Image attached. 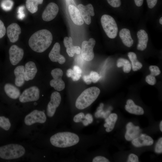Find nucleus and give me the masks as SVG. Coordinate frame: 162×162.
Segmentation results:
<instances>
[{"label":"nucleus","instance_id":"8","mask_svg":"<svg viewBox=\"0 0 162 162\" xmlns=\"http://www.w3.org/2000/svg\"><path fill=\"white\" fill-rule=\"evenodd\" d=\"M51 74L53 78L50 82V86L58 91H61L65 88V83L62 79L63 75L62 70L59 68L52 70Z\"/></svg>","mask_w":162,"mask_h":162},{"label":"nucleus","instance_id":"19","mask_svg":"<svg viewBox=\"0 0 162 162\" xmlns=\"http://www.w3.org/2000/svg\"><path fill=\"white\" fill-rule=\"evenodd\" d=\"M69 12L71 20L76 25L81 26L84 22L80 12L78 8L73 4L68 6Z\"/></svg>","mask_w":162,"mask_h":162},{"label":"nucleus","instance_id":"23","mask_svg":"<svg viewBox=\"0 0 162 162\" xmlns=\"http://www.w3.org/2000/svg\"><path fill=\"white\" fill-rule=\"evenodd\" d=\"M4 89L7 96L12 99H17L20 95L19 89L12 84H6L4 86Z\"/></svg>","mask_w":162,"mask_h":162},{"label":"nucleus","instance_id":"26","mask_svg":"<svg viewBox=\"0 0 162 162\" xmlns=\"http://www.w3.org/2000/svg\"><path fill=\"white\" fill-rule=\"evenodd\" d=\"M43 1V0H26V8L29 12L34 14L38 11V5L41 4Z\"/></svg>","mask_w":162,"mask_h":162},{"label":"nucleus","instance_id":"10","mask_svg":"<svg viewBox=\"0 0 162 162\" xmlns=\"http://www.w3.org/2000/svg\"><path fill=\"white\" fill-rule=\"evenodd\" d=\"M61 100V97L59 93L54 92L52 93L50 97V100L47 107V114L50 117L54 115L56 108L59 106Z\"/></svg>","mask_w":162,"mask_h":162},{"label":"nucleus","instance_id":"45","mask_svg":"<svg viewBox=\"0 0 162 162\" xmlns=\"http://www.w3.org/2000/svg\"><path fill=\"white\" fill-rule=\"evenodd\" d=\"M85 119L87 120L89 124L91 123L93 121V118L91 114L88 113L85 117Z\"/></svg>","mask_w":162,"mask_h":162},{"label":"nucleus","instance_id":"53","mask_svg":"<svg viewBox=\"0 0 162 162\" xmlns=\"http://www.w3.org/2000/svg\"><path fill=\"white\" fill-rule=\"evenodd\" d=\"M37 104V103H36V102L34 103V105H36Z\"/></svg>","mask_w":162,"mask_h":162},{"label":"nucleus","instance_id":"15","mask_svg":"<svg viewBox=\"0 0 162 162\" xmlns=\"http://www.w3.org/2000/svg\"><path fill=\"white\" fill-rule=\"evenodd\" d=\"M7 33L10 41L15 43L19 39V35L21 33V28L17 23H12L8 26Z\"/></svg>","mask_w":162,"mask_h":162},{"label":"nucleus","instance_id":"31","mask_svg":"<svg viewBox=\"0 0 162 162\" xmlns=\"http://www.w3.org/2000/svg\"><path fill=\"white\" fill-rule=\"evenodd\" d=\"M11 127L9 119L4 116H0V127L6 130H9Z\"/></svg>","mask_w":162,"mask_h":162},{"label":"nucleus","instance_id":"17","mask_svg":"<svg viewBox=\"0 0 162 162\" xmlns=\"http://www.w3.org/2000/svg\"><path fill=\"white\" fill-rule=\"evenodd\" d=\"M126 128L125 137L127 141L132 140L140 135L141 130L139 127L134 125L131 122L127 124Z\"/></svg>","mask_w":162,"mask_h":162},{"label":"nucleus","instance_id":"24","mask_svg":"<svg viewBox=\"0 0 162 162\" xmlns=\"http://www.w3.org/2000/svg\"><path fill=\"white\" fill-rule=\"evenodd\" d=\"M119 35L123 44L128 47H131L133 44L130 30L126 28L122 29L119 32Z\"/></svg>","mask_w":162,"mask_h":162},{"label":"nucleus","instance_id":"9","mask_svg":"<svg viewBox=\"0 0 162 162\" xmlns=\"http://www.w3.org/2000/svg\"><path fill=\"white\" fill-rule=\"evenodd\" d=\"M46 119V116L44 111L34 110L26 116L24 122L26 125L30 126L36 123H44Z\"/></svg>","mask_w":162,"mask_h":162},{"label":"nucleus","instance_id":"32","mask_svg":"<svg viewBox=\"0 0 162 162\" xmlns=\"http://www.w3.org/2000/svg\"><path fill=\"white\" fill-rule=\"evenodd\" d=\"M13 5V2L11 0H3L1 3V7L5 11L10 10Z\"/></svg>","mask_w":162,"mask_h":162},{"label":"nucleus","instance_id":"28","mask_svg":"<svg viewBox=\"0 0 162 162\" xmlns=\"http://www.w3.org/2000/svg\"><path fill=\"white\" fill-rule=\"evenodd\" d=\"M128 56L131 62L132 69L134 71H137L142 68V64L137 60V56L135 53L129 52Z\"/></svg>","mask_w":162,"mask_h":162},{"label":"nucleus","instance_id":"34","mask_svg":"<svg viewBox=\"0 0 162 162\" xmlns=\"http://www.w3.org/2000/svg\"><path fill=\"white\" fill-rule=\"evenodd\" d=\"M149 69L151 72L150 74L154 76L158 75L160 73L159 68L156 66L151 65L149 66Z\"/></svg>","mask_w":162,"mask_h":162},{"label":"nucleus","instance_id":"41","mask_svg":"<svg viewBox=\"0 0 162 162\" xmlns=\"http://www.w3.org/2000/svg\"><path fill=\"white\" fill-rule=\"evenodd\" d=\"M93 162H109V160L106 158L102 156L95 157L93 160Z\"/></svg>","mask_w":162,"mask_h":162},{"label":"nucleus","instance_id":"51","mask_svg":"<svg viewBox=\"0 0 162 162\" xmlns=\"http://www.w3.org/2000/svg\"><path fill=\"white\" fill-rule=\"evenodd\" d=\"M160 131L162 132V121H161L160 123Z\"/></svg>","mask_w":162,"mask_h":162},{"label":"nucleus","instance_id":"13","mask_svg":"<svg viewBox=\"0 0 162 162\" xmlns=\"http://www.w3.org/2000/svg\"><path fill=\"white\" fill-rule=\"evenodd\" d=\"M59 11L58 5L54 2L49 3L43 12L42 17L46 21H49L53 20L57 16Z\"/></svg>","mask_w":162,"mask_h":162},{"label":"nucleus","instance_id":"27","mask_svg":"<svg viewBox=\"0 0 162 162\" xmlns=\"http://www.w3.org/2000/svg\"><path fill=\"white\" fill-rule=\"evenodd\" d=\"M63 43L64 46L66 48V52L68 56L73 57L75 53V46L73 45V40L72 38L65 37L64 39Z\"/></svg>","mask_w":162,"mask_h":162},{"label":"nucleus","instance_id":"30","mask_svg":"<svg viewBox=\"0 0 162 162\" xmlns=\"http://www.w3.org/2000/svg\"><path fill=\"white\" fill-rule=\"evenodd\" d=\"M103 106L104 104L103 103H101L95 114V116L96 118L101 117L106 118L110 115V111L109 110H108L106 112L103 111Z\"/></svg>","mask_w":162,"mask_h":162},{"label":"nucleus","instance_id":"4","mask_svg":"<svg viewBox=\"0 0 162 162\" xmlns=\"http://www.w3.org/2000/svg\"><path fill=\"white\" fill-rule=\"evenodd\" d=\"M23 146L18 144H11L0 147V158L6 160L20 158L25 154Z\"/></svg>","mask_w":162,"mask_h":162},{"label":"nucleus","instance_id":"33","mask_svg":"<svg viewBox=\"0 0 162 162\" xmlns=\"http://www.w3.org/2000/svg\"><path fill=\"white\" fill-rule=\"evenodd\" d=\"M92 81L94 83L97 82L100 80L101 76L97 72L92 71L89 74Z\"/></svg>","mask_w":162,"mask_h":162},{"label":"nucleus","instance_id":"37","mask_svg":"<svg viewBox=\"0 0 162 162\" xmlns=\"http://www.w3.org/2000/svg\"><path fill=\"white\" fill-rule=\"evenodd\" d=\"M108 3L114 8H118L121 5V0H107Z\"/></svg>","mask_w":162,"mask_h":162},{"label":"nucleus","instance_id":"2","mask_svg":"<svg viewBox=\"0 0 162 162\" xmlns=\"http://www.w3.org/2000/svg\"><path fill=\"white\" fill-rule=\"evenodd\" d=\"M50 142L53 146L59 148H66L77 144L79 138L76 134L70 132H59L52 136Z\"/></svg>","mask_w":162,"mask_h":162},{"label":"nucleus","instance_id":"38","mask_svg":"<svg viewBox=\"0 0 162 162\" xmlns=\"http://www.w3.org/2000/svg\"><path fill=\"white\" fill-rule=\"evenodd\" d=\"M85 116L83 112H80L76 115L74 118V121L75 122H82V119L85 118Z\"/></svg>","mask_w":162,"mask_h":162},{"label":"nucleus","instance_id":"14","mask_svg":"<svg viewBox=\"0 0 162 162\" xmlns=\"http://www.w3.org/2000/svg\"><path fill=\"white\" fill-rule=\"evenodd\" d=\"M60 46L58 43H56L49 53V57L52 62H58L60 64H63L65 62V58L60 54Z\"/></svg>","mask_w":162,"mask_h":162},{"label":"nucleus","instance_id":"48","mask_svg":"<svg viewBox=\"0 0 162 162\" xmlns=\"http://www.w3.org/2000/svg\"><path fill=\"white\" fill-rule=\"evenodd\" d=\"M73 74V70L71 69H68L67 71L66 75L68 77H71Z\"/></svg>","mask_w":162,"mask_h":162},{"label":"nucleus","instance_id":"7","mask_svg":"<svg viewBox=\"0 0 162 162\" xmlns=\"http://www.w3.org/2000/svg\"><path fill=\"white\" fill-rule=\"evenodd\" d=\"M95 43V40L93 38H90L88 41L85 40L82 42L81 51L84 59L90 61L93 59L94 57L93 48Z\"/></svg>","mask_w":162,"mask_h":162},{"label":"nucleus","instance_id":"22","mask_svg":"<svg viewBox=\"0 0 162 162\" xmlns=\"http://www.w3.org/2000/svg\"><path fill=\"white\" fill-rule=\"evenodd\" d=\"M126 104L125 108L129 113L136 115H142L144 114V111L142 108L136 105L132 100H128Z\"/></svg>","mask_w":162,"mask_h":162},{"label":"nucleus","instance_id":"42","mask_svg":"<svg viewBox=\"0 0 162 162\" xmlns=\"http://www.w3.org/2000/svg\"><path fill=\"white\" fill-rule=\"evenodd\" d=\"M148 6L149 8H152L156 5L158 0H146Z\"/></svg>","mask_w":162,"mask_h":162},{"label":"nucleus","instance_id":"36","mask_svg":"<svg viewBox=\"0 0 162 162\" xmlns=\"http://www.w3.org/2000/svg\"><path fill=\"white\" fill-rule=\"evenodd\" d=\"M155 151L157 153L162 152V138L160 137L156 143L155 147Z\"/></svg>","mask_w":162,"mask_h":162},{"label":"nucleus","instance_id":"49","mask_svg":"<svg viewBox=\"0 0 162 162\" xmlns=\"http://www.w3.org/2000/svg\"><path fill=\"white\" fill-rule=\"evenodd\" d=\"M81 49L80 47L78 46H75V53L77 54H79L80 53Z\"/></svg>","mask_w":162,"mask_h":162},{"label":"nucleus","instance_id":"20","mask_svg":"<svg viewBox=\"0 0 162 162\" xmlns=\"http://www.w3.org/2000/svg\"><path fill=\"white\" fill-rule=\"evenodd\" d=\"M137 35L138 39L137 49L143 51L146 48L147 46L148 39V34L145 30L140 29L138 31Z\"/></svg>","mask_w":162,"mask_h":162},{"label":"nucleus","instance_id":"6","mask_svg":"<svg viewBox=\"0 0 162 162\" xmlns=\"http://www.w3.org/2000/svg\"><path fill=\"white\" fill-rule=\"evenodd\" d=\"M40 98V90L36 86H31L25 90L19 97L21 103L38 100Z\"/></svg>","mask_w":162,"mask_h":162},{"label":"nucleus","instance_id":"18","mask_svg":"<svg viewBox=\"0 0 162 162\" xmlns=\"http://www.w3.org/2000/svg\"><path fill=\"white\" fill-rule=\"evenodd\" d=\"M38 71L35 63L32 61L26 63L24 67V77L25 80L28 81L33 80Z\"/></svg>","mask_w":162,"mask_h":162},{"label":"nucleus","instance_id":"39","mask_svg":"<svg viewBox=\"0 0 162 162\" xmlns=\"http://www.w3.org/2000/svg\"><path fill=\"white\" fill-rule=\"evenodd\" d=\"M6 28L2 21L0 20V38H3L5 35Z\"/></svg>","mask_w":162,"mask_h":162},{"label":"nucleus","instance_id":"1","mask_svg":"<svg viewBox=\"0 0 162 162\" xmlns=\"http://www.w3.org/2000/svg\"><path fill=\"white\" fill-rule=\"evenodd\" d=\"M52 40L51 32L47 29H44L37 31L32 35L29 40L28 44L34 51L41 53L50 46Z\"/></svg>","mask_w":162,"mask_h":162},{"label":"nucleus","instance_id":"50","mask_svg":"<svg viewBox=\"0 0 162 162\" xmlns=\"http://www.w3.org/2000/svg\"><path fill=\"white\" fill-rule=\"evenodd\" d=\"M82 122L83 125L85 126H87L89 124L88 121L86 119L82 120Z\"/></svg>","mask_w":162,"mask_h":162},{"label":"nucleus","instance_id":"21","mask_svg":"<svg viewBox=\"0 0 162 162\" xmlns=\"http://www.w3.org/2000/svg\"><path fill=\"white\" fill-rule=\"evenodd\" d=\"M14 73L15 76V85L19 87L22 86L25 81L24 77V66L23 65L17 66L14 70Z\"/></svg>","mask_w":162,"mask_h":162},{"label":"nucleus","instance_id":"11","mask_svg":"<svg viewBox=\"0 0 162 162\" xmlns=\"http://www.w3.org/2000/svg\"><path fill=\"white\" fill-rule=\"evenodd\" d=\"M9 59L11 64L15 65L18 64L22 59L24 54L22 48L16 45L11 46L9 50Z\"/></svg>","mask_w":162,"mask_h":162},{"label":"nucleus","instance_id":"43","mask_svg":"<svg viewBox=\"0 0 162 162\" xmlns=\"http://www.w3.org/2000/svg\"><path fill=\"white\" fill-rule=\"evenodd\" d=\"M81 76V74L78 73L73 70V74L71 77L74 81L79 80Z\"/></svg>","mask_w":162,"mask_h":162},{"label":"nucleus","instance_id":"44","mask_svg":"<svg viewBox=\"0 0 162 162\" xmlns=\"http://www.w3.org/2000/svg\"><path fill=\"white\" fill-rule=\"evenodd\" d=\"M82 78L83 81L87 84L89 85L91 84L92 81L89 75L84 76Z\"/></svg>","mask_w":162,"mask_h":162},{"label":"nucleus","instance_id":"52","mask_svg":"<svg viewBox=\"0 0 162 162\" xmlns=\"http://www.w3.org/2000/svg\"><path fill=\"white\" fill-rule=\"evenodd\" d=\"M159 22L161 25L162 24V17H161L159 19Z\"/></svg>","mask_w":162,"mask_h":162},{"label":"nucleus","instance_id":"12","mask_svg":"<svg viewBox=\"0 0 162 162\" xmlns=\"http://www.w3.org/2000/svg\"><path fill=\"white\" fill-rule=\"evenodd\" d=\"M82 18L87 25L90 24L91 22V16L94 15V8L92 5L89 4L86 5L80 4L77 6Z\"/></svg>","mask_w":162,"mask_h":162},{"label":"nucleus","instance_id":"16","mask_svg":"<svg viewBox=\"0 0 162 162\" xmlns=\"http://www.w3.org/2000/svg\"><path fill=\"white\" fill-rule=\"evenodd\" d=\"M154 140L151 137L144 134H141L132 141V144L137 147L151 146Z\"/></svg>","mask_w":162,"mask_h":162},{"label":"nucleus","instance_id":"29","mask_svg":"<svg viewBox=\"0 0 162 162\" xmlns=\"http://www.w3.org/2000/svg\"><path fill=\"white\" fill-rule=\"evenodd\" d=\"M117 66L120 68L123 67V70L125 73L129 72L131 68V65L129 61L125 59L120 58L117 61Z\"/></svg>","mask_w":162,"mask_h":162},{"label":"nucleus","instance_id":"47","mask_svg":"<svg viewBox=\"0 0 162 162\" xmlns=\"http://www.w3.org/2000/svg\"><path fill=\"white\" fill-rule=\"evenodd\" d=\"M136 5L138 7L141 6L143 3V0H134Z\"/></svg>","mask_w":162,"mask_h":162},{"label":"nucleus","instance_id":"46","mask_svg":"<svg viewBox=\"0 0 162 162\" xmlns=\"http://www.w3.org/2000/svg\"><path fill=\"white\" fill-rule=\"evenodd\" d=\"M73 70L78 73L82 74V70L78 66L75 65L73 68Z\"/></svg>","mask_w":162,"mask_h":162},{"label":"nucleus","instance_id":"25","mask_svg":"<svg viewBox=\"0 0 162 162\" xmlns=\"http://www.w3.org/2000/svg\"><path fill=\"white\" fill-rule=\"evenodd\" d=\"M117 118V115L115 113L110 114L106 118V123L104 124V126L106 128V131L107 132H110L113 129Z\"/></svg>","mask_w":162,"mask_h":162},{"label":"nucleus","instance_id":"5","mask_svg":"<svg viewBox=\"0 0 162 162\" xmlns=\"http://www.w3.org/2000/svg\"><path fill=\"white\" fill-rule=\"evenodd\" d=\"M101 22L107 36L111 39L115 38L117 35L118 28L114 19L109 15L104 14L101 17Z\"/></svg>","mask_w":162,"mask_h":162},{"label":"nucleus","instance_id":"35","mask_svg":"<svg viewBox=\"0 0 162 162\" xmlns=\"http://www.w3.org/2000/svg\"><path fill=\"white\" fill-rule=\"evenodd\" d=\"M146 81L148 84L151 85H154L156 82L155 76L151 74L146 76Z\"/></svg>","mask_w":162,"mask_h":162},{"label":"nucleus","instance_id":"3","mask_svg":"<svg viewBox=\"0 0 162 162\" xmlns=\"http://www.w3.org/2000/svg\"><path fill=\"white\" fill-rule=\"evenodd\" d=\"M100 90L96 87H92L84 90L78 97L75 103L76 107L83 110L90 106L97 98Z\"/></svg>","mask_w":162,"mask_h":162},{"label":"nucleus","instance_id":"40","mask_svg":"<svg viewBox=\"0 0 162 162\" xmlns=\"http://www.w3.org/2000/svg\"><path fill=\"white\" fill-rule=\"evenodd\" d=\"M139 161L138 156L134 154H131L129 155L127 161L128 162H138Z\"/></svg>","mask_w":162,"mask_h":162}]
</instances>
